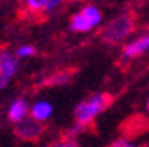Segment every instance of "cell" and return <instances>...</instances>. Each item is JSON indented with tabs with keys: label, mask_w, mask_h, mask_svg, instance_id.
Masks as SVG:
<instances>
[{
	"label": "cell",
	"mask_w": 149,
	"mask_h": 147,
	"mask_svg": "<svg viewBox=\"0 0 149 147\" xmlns=\"http://www.w3.org/2000/svg\"><path fill=\"white\" fill-rule=\"evenodd\" d=\"M114 101V96L110 92H100V94H94L91 96L89 99L82 101L77 108H74V121H77V130H74L71 135L78 133V131H84L85 128H91L94 130V124H92V119L96 115H100L101 112L112 105Z\"/></svg>",
	"instance_id": "cell-1"
},
{
	"label": "cell",
	"mask_w": 149,
	"mask_h": 147,
	"mask_svg": "<svg viewBox=\"0 0 149 147\" xmlns=\"http://www.w3.org/2000/svg\"><path fill=\"white\" fill-rule=\"evenodd\" d=\"M133 30H135V14L133 12H123L117 18H114L112 21H108L100 30V37L107 43L116 44V43L124 41Z\"/></svg>",
	"instance_id": "cell-2"
},
{
	"label": "cell",
	"mask_w": 149,
	"mask_h": 147,
	"mask_svg": "<svg viewBox=\"0 0 149 147\" xmlns=\"http://www.w3.org/2000/svg\"><path fill=\"white\" fill-rule=\"evenodd\" d=\"M43 131H45L43 121L36 119L34 115L22 119L20 122H16V126H14V135L20 140H23V142H36V140H39Z\"/></svg>",
	"instance_id": "cell-3"
},
{
	"label": "cell",
	"mask_w": 149,
	"mask_h": 147,
	"mask_svg": "<svg viewBox=\"0 0 149 147\" xmlns=\"http://www.w3.org/2000/svg\"><path fill=\"white\" fill-rule=\"evenodd\" d=\"M100 20H101V12L96 7L87 6L80 12H77L73 16V20L69 23V28L73 32H87L91 28H94L100 23Z\"/></svg>",
	"instance_id": "cell-4"
},
{
	"label": "cell",
	"mask_w": 149,
	"mask_h": 147,
	"mask_svg": "<svg viewBox=\"0 0 149 147\" xmlns=\"http://www.w3.org/2000/svg\"><path fill=\"white\" fill-rule=\"evenodd\" d=\"M18 67V60L16 57H13L11 53L4 51L2 57H0V73H2V78H0V87H6L9 78L14 75V71Z\"/></svg>",
	"instance_id": "cell-5"
},
{
	"label": "cell",
	"mask_w": 149,
	"mask_h": 147,
	"mask_svg": "<svg viewBox=\"0 0 149 147\" xmlns=\"http://www.w3.org/2000/svg\"><path fill=\"white\" fill-rule=\"evenodd\" d=\"M149 50V35H144V37L130 43L128 46H124L123 50V57L126 59H133V57H139V55H142L144 51Z\"/></svg>",
	"instance_id": "cell-6"
},
{
	"label": "cell",
	"mask_w": 149,
	"mask_h": 147,
	"mask_svg": "<svg viewBox=\"0 0 149 147\" xmlns=\"http://www.w3.org/2000/svg\"><path fill=\"white\" fill-rule=\"evenodd\" d=\"M27 110H29V106H27V101L25 99H16L11 105V108H9V121L14 122V124L20 122L22 119H25Z\"/></svg>",
	"instance_id": "cell-7"
},
{
	"label": "cell",
	"mask_w": 149,
	"mask_h": 147,
	"mask_svg": "<svg viewBox=\"0 0 149 147\" xmlns=\"http://www.w3.org/2000/svg\"><path fill=\"white\" fill-rule=\"evenodd\" d=\"M50 114H52V106L46 101H39V103H36L32 106V115L36 119H39V121H46L50 117Z\"/></svg>",
	"instance_id": "cell-8"
},
{
	"label": "cell",
	"mask_w": 149,
	"mask_h": 147,
	"mask_svg": "<svg viewBox=\"0 0 149 147\" xmlns=\"http://www.w3.org/2000/svg\"><path fill=\"white\" fill-rule=\"evenodd\" d=\"M50 4V0H27V9L30 12H36L39 14L41 11H45Z\"/></svg>",
	"instance_id": "cell-9"
},
{
	"label": "cell",
	"mask_w": 149,
	"mask_h": 147,
	"mask_svg": "<svg viewBox=\"0 0 149 147\" xmlns=\"http://www.w3.org/2000/svg\"><path fill=\"white\" fill-rule=\"evenodd\" d=\"M48 147H78V144H77V140H74L71 135H64L61 140L53 142V144L48 145Z\"/></svg>",
	"instance_id": "cell-10"
},
{
	"label": "cell",
	"mask_w": 149,
	"mask_h": 147,
	"mask_svg": "<svg viewBox=\"0 0 149 147\" xmlns=\"http://www.w3.org/2000/svg\"><path fill=\"white\" fill-rule=\"evenodd\" d=\"M34 53H36L34 46H22V48H18V51H16L18 57H27V55H34Z\"/></svg>",
	"instance_id": "cell-11"
},
{
	"label": "cell",
	"mask_w": 149,
	"mask_h": 147,
	"mask_svg": "<svg viewBox=\"0 0 149 147\" xmlns=\"http://www.w3.org/2000/svg\"><path fill=\"white\" fill-rule=\"evenodd\" d=\"M110 147H137V145L130 144V142H128V140H124V138H119V140H116V142H112V144H110Z\"/></svg>",
	"instance_id": "cell-12"
},
{
	"label": "cell",
	"mask_w": 149,
	"mask_h": 147,
	"mask_svg": "<svg viewBox=\"0 0 149 147\" xmlns=\"http://www.w3.org/2000/svg\"><path fill=\"white\" fill-rule=\"evenodd\" d=\"M59 2H61V0H50V4H48V7H46V11H52V9H53L55 6H57Z\"/></svg>",
	"instance_id": "cell-13"
},
{
	"label": "cell",
	"mask_w": 149,
	"mask_h": 147,
	"mask_svg": "<svg viewBox=\"0 0 149 147\" xmlns=\"http://www.w3.org/2000/svg\"><path fill=\"white\" fill-rule=\"evenodd\" d=\"M147 110H149V99H147Z\"/></svg>",
	"instance_id": "cell-14"
}]
</instances>
